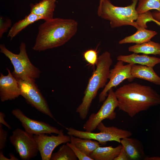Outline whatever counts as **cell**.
<instances>
[{
	"label": "cell",
	"instance_id": "83f0119b",
	"mask_svg": "<svg viewBox=\"0 0 160 160\" xmlns=\"http://www.w3.org/2000/svg\"><path fill=\"white\" fill-rule=\"evenodd\" d=\"M7 132L3 128L2 124H0V150L4 148L7 141Z\"/></svg>",
	"mask_w": 160,
	"mask_h": 160
},
{
	"label": "cell",
	"instance_id": "4fadbf2b",
	"mask_svg": "<svg viewBox=\"0 0 160 160\" xmlns=\"http://www.w3.org/2000/svg\"><path fill=\"white\" fill-rule=\"evenodd\" d=\"M7 70V75L4 76L0 73V98L2 102L15 100L20 95L17 79L8 68Z\"/></svg>",
	"mask_w": 160,
	"mask_h": 160
},
{
	"label": "cell",
	"instance_id": "ba28073f",
	"mask_svg": "<svg viewBox=\"0 0 160 160\" xmlns=\"http://www.w3.org/2000/svg\"><path fill=\"white\" fill-rule=\"evenodd\" d=\"M9 139L22 160H29L37 156L39 151L33 135L17 128Z\"/></svg>",
	"mask_w": 160,
	"mask_h": 160
},
{
	"label": "cell",
	"instance_id": "6da1fadb",
	"mask_svg": "<svg viewBox=\"0 0 160 160\" xmlns=\"http://www.w3.org/2000/svg\"><path fill=\"white\" fill-rule=\"evenodd\" d=\"M119 110L133 117L160 104V95L150 86L137 82L124 84L114 92Z\"/></svg>",
	"mask_w": 160,
	"mask_h": 160
},
{
	"label": "cell",
	"instance_id": "277c9868",
	"mask_svg": "<svg viewBox=\"0 0 160 160\" xmlns=\"http://www.w3.org/2000/svg\"><path fill=\"white\" fill-rule=\"evenodd\" d=\"M138 1L132 0L130 5L120 7L113 5L110 0H102L98 6V15L109 21L112 28L129 25L137 29L138 26L135 21L139 15L136 8Z\"/></svg>",
	"mask_w": 160,
	"mask_h": 160
},
{
	"label": "cell",
	"instance_id": "ffe728a7",
	"mask_svg": "<svg viewBox=\"0 0 160 160\" xmlns=\"http://www.w3.org/2000/svg\"><path fill=\"white\" fill-rule=\"evenodd\" d=\"M71 142L81 152L89 156L93 152L100 146L97 141L92 139L82 138L70 135Z\"/></svg>",
	"mask_w": 160,
	"mask_h": 160
},
{
	"label": "cell",
	"instance_id": "9a60e30c",
	"mask_svg": "<svg viewBox=\"0 0 160 160\" xmlns=\"http://www.w3.org/2000/svg\"><path fill=\"white\" fill-rule=\"evenodd\" d=\"M131 73L134 79H143L160 85V77L155 72L153 67L132 64Z\"/></svg>",
	"mask_w": 160,
	"mask_h": 160
},
{
	"label": "cell",
	"instance_id": "2e32d148",
	"mask_svg": "<svg viewBox=\"0 0 160 160\" xmlns=\"http://www.w3.org/2000/svg\"><path fill=\"white\" fill-rule=\"evenodd\" d=\"M56 0H41L31 5L30 13L41 17L45 21L53 18Z\"/></svg>",
	"mask_w": 160,
	"mask_h": 160
},
{
	"label": "cell",
	"instance_id": "e0dca14e",
	"mask_svg": "<svg viewBox=\"0 0 160 160\" xmlns=\"http://www.w3.org/2000/svg\"><path fill=\"white\" fill-rule=\"evenodd\" d=\"M117 59L128 64H139L153 68L156 65L160 64V58L145 54L139 55L134 53L128 55H119Z\"/></svg>",
	"mask_w": 160,
	"mask_h": 160
},
{
	"label": "cell",
	"instance_id": "7a4b0ae2",
	"mask_svg": "<svg viewBox=\"0 0 160 160\" xmlns=\"http://www.w3.org/2000/svg\"><path fill=\"white\" fill-rule=\"evenodd\" d=\"M38 28L33 49L43 51L63 45L76 33L78 23L72 19L59 18L45 21Z\"/></svg>",
	"mask_w": 160,
	"mask_h": 160
},
{
	"label": "cell",
	"instance_id": "8fae6325",
	"mask_svg": "<svg viewBox=\"0 0 160 160\" xmlns=\"http://www.w3.org/2000/svg\"><path fill=\"white\" fill-rule=\"evenodd\" d=\"M45 134L33 135L42 160H50L52 152L55 148L61 144L71 142L70 136L64 135L63 131L57 136H49Z\"/></svg>",
	"mask_w": 160,
	"mask_h": 160
},
{
	"label": "cell",
	"instance_id": "e575fe53",
	"mask_svg": "<svg viewBox=\"0 0 160 160\" xmlns=\"http://www.w3.org/2000/svg\"><path fill=\"white\" fill-rule=\"evenodd\" d=\"M155 23L158 25H160V22L157 21Z\"/></svg>",
	"mask_w": 160,
	"mask_h": 160
},
{
	"label": "cell",
	"instance_id": "30bf717a",
	"mask_svg": "<svg viewBox=\"0 0 160 160\" xmlns=\"http://www.w3.org/2000/svg\"><path fill=\"white\" fill-rule=\"evenodd\" d=\"M133 64L124 65V62L118 60L113 68L110 70L109 82L106 84L99 95L100 102H104L108 95L109 91L113 87L119 85L125 79L132 82L134 79L131 73Z\"/></svg>",
	"mask_w": 160,
	"mask_h": 160
},
{
	"label": "cell",
	"instance_id": "d590c367",
	"mask_svg": "<svg viewBox=\"0 0 160 160\" xmlns=\"http://www.w3.org/2000/svg\"><path fill=\"white\" fill-rule=\"evenodd\" d=\"M102 1V0H100V2L99 3H100Z\"/></svg>",
	"mask_w": 160,
	"mask_h": 160
},
{
	"label": "cell",
	"instance_id": "9c48e42d",
	"mask_svg": "<svg viewBox=\"0 0 160 160\" xmlns=\"http://www.w3.org/2000/svg\"><path fill=\"white\" fill-rule=\"evenodd\" d=\"M118 106L117 99L112 88L109 91L106 98L98 112L90 115L83 125V129L86 131L92 132L103 120L115 119L116 114L114 111Z\"/></svg>",
	"mask_w": 160,
	"mask_h": 160
},
{
	"label": "cell",
	"instance_id": "5b68a950",
	"mask_svg": "<svg viewBox=\"0 0 160 160\" xmlns=\"http://www.w3.org/2000/svg\"><path fill=\"white\" fill-rule=\"evenodd\" d=\"M0 52L10 60L14 70L12 73L16 79L35 80L39 78L41 71L31 63L26 50L25 44L22 42L20 52L16 54L8 50L3 44L0 45Z\"/></svg>",
	"mask_w": 160,
	"mask_h": 160
},
{
	"label": "cell",
	"instance_id": "7c38bea8",
	"mask_svg": "<svg viewBox=\"0 0 160 160\" xmlns=\"http://www.w3.org/2000/svg\"><path fill=\"white\" fill-rule=\"evenodd\" d=\"M11 113L21 122L25 131L32 135L41 134L51 135L52 133L58 134L63 131V130H59L48 123L28 117L19 109H15Z\"/></svg>",
	"mask_w": 160,
	"mask_h": 160
},
{
	"label": "cell",
	"instance_id": "d6986e66",
	"mask_svg": "<svg viewBox=\"0 0 160 160\" xmlns=\"http://www.w3.org/2000/svg\"><path fill=\"white\" fill-rule=\"evenodd\" d=\"M120 145L116 147L112 146L98 147L89 156L94 160H114L122 148Z\"/></svg>",
	"mask_w": 160,
	"mask_h": 160
},
{
	"label": "cell",
	"instance_id": "f546056e",
	"mask_svg": "<svg viewBox=\"0 0 160 160\" xmlns=\"http://www.w3.org/2000/svg\"><path fill=\"white\" fill-rule=\"evenodd\" d=\"M6 117L5 113L2 112H0V124L4 125L9 129H11V126L5 120L4 118Z\"/></svg>",
	"mask_w": 160,
	"mask_h": 160
},
{
	"label": "cell",
	"instance_id": "8992f818",
	"mask_svg": "<svg viewBox=\"0 0 160 160\" xmlns=\"http://www.w3.org/2000/svg\"><path fill=\"white\" fill-rule=\"evenodd\" d=\"M97 128L100 132L94 133L79 130L71 127L66 128L67 134L70 136L95 140L102 145L105 144L109 141H115L120 143L122 139L130 137L132 135L131 132L127 130L114 126L106 127L102 122L98 125Z\"/></svg>",
	"mask_w": 160,
	"mask_h": 160
},
{
	"label": "cell",
	"instance_id": "484cf974",
	"mask_svg": "<svg viewBox=\"0 0 160 160\" xmlns=\"http://www.w3.org/2000/svg\"><path fill=\"white\" fill-rule=\"evenodd\" d=\"M12 23L11 20L8 17L1 16L0 17V38L2 37L3 34L6 32L11 28Z\"/></svg>",
	"mask_w": 160,
	"mask_h": 160
},
{
	"label": "cell",
	"instance_id": "5bb4252c",
	"mask_svg": "<svg viewBox=\"0 0 160 160\" xmlns=\"http://www.w3.org/2000/svg\"><path fill=\"white\" fill-rule=\"evenodd\" d=\"M127 137L122 139L120 143L129 160H138L144 156L143 145L136 139Z\"/></svg>",
	"mask_w": 160,
	"mask_h": 160
},
{
	"label": "cell",
	"instance_id": "1f68e13d",
	"mask_svg": "<svg viewBox=\"0 0 160 160\" xmlns=\"http://www.w3.org/2000/svg\"><path fill=\"white\" fill-rule=\"evenodd\" d=\"M0 160H10V159L7 158L4 155L3 152L2 150H0Z\"/></svg>",
	"mask_w": 160,
	"mask_h": 160
},
{
	"label": "cell",
	"instance_id": "7402d4cb",
	"mask_svg": "<svg viewBox=\"0 0 160 160\" xmlns=\"http://www.w3.org/2000/svg\"><path fill=\"white\" fill-rule=\"evenodd\" d=\"M128 51L135 53L160 55V44L150 41L140 44L130 46Z\"/></svg>",
	"mask_w": 160,
	"mask_h": 160
},
{
	"label": "cell",
	"instance_id": "3957f363",
	"mask_svg": "<svg viewBox=\"0 0 160 160\" xmlns=\"http://www.w3.org/2000/svg\"><path fill=\"white\" fill-rule=\"evenodd\" d=\"M112 62L111 54L108 51L103 53L98 57L96 68L89 80L82 102L76 109V112L81 119L86 118L98 91L106 84Z\"/></svg>",
	"mask_w": 160,
	"mask_h": 160
},
{
	"label": "cell",
	"instance_id": "4316f807",
	"mask_svg": "<svg viewBox=\"0 0 160 160\" xmlns=\"http://www.w3.org/2000/svg\"><path fill=\"white\" fill-rule=\"evenodd\" d=\"M73 150L79 160H94L90 156L86 155L77 148L71 142H68L66 144Z\"/></svg>",
	"mask_w": 160,
	"mask_h": 160
},
{
	"label": "cell",
	"instance_id": "f1b7e54d",
	"mask_svg": "<svg viewBox=\"0 0 160 160\" xmlns=\"http://www.w3.org/2000/svg\"><path fill=\"white\" fill-rule=\"evenodd\" d=\"M129 157L125 151L122 148L121 151L118 155L114 159V160H129Z\"/></svg>",
	"mask_w": 160,
	"mask_h": 160
},
{
	"label": "cell",
	"instance_id": "603a6c76",
	"mask_svg": "<svg viewBox=\"0 0 160 160\" xmlns=\"http://www.w3.org/2000/svg\"><path fill=\"white\" fill-rule=\"evenodd\" d=\"M77 158L72 149L68 145L60 146L57 152L52 153L51 160H76Z\"/></svg>",
	"mask_w": 160,
	"mask_h": 160
},
{
	"label": "cell",
	"instance_id": "cb8c5ba5",
	"mask_svg": "<svg viewBox=\"0 0 160 160\" xmlns=\"http://www.w3.org/2000/svg\"><path fill=\"white\" fill-rule=\"evenodd\" d=\"M153 9L160 12V0H138L136 8L138 14L145 13Z\"/></svg>",
	"mask_w": 160,
	"mask_h": 160
},
{
	"label": "cell",
	"instance_id": "44dd1931",
	"mask_svg": "<svg viewBox=\"0 0 160 160\" xmlns=\"http://www.w3.org/2000/svg\"><path fill=\"white\" fill-rule=\"evenodd\" d=\"M41 19L42 20L41 17L30 13L23 19L14 24L9 30L7 36L10 37L11 40H12L27 26Z\"/></svg>",
	"mask_w": 160,
	"mask_h": 160
},
{
	"label": "cell",
	"instance_id": "52a82bcc",
	"mask_svg": "<svg viewBox=\"0 0 160 160\" xmlns=\"http://www.w3.org/2000/svg\"><path fill=\"white\" fill-rule=\"evenodd\" d=\"M17 79L20 89V95L24 97L27 103L39 111L56 121L46 100L35 83V80L30 79Z\"/></svg>",
	"mask_w": 160,
	"mask_h": 160
},
{
	"label": "cell",
	"instance_id": "d6a6232c",
	"mask_svg": "<svg viewBox=\"0 0 160 160\" xmlns=\"http://www.w3.org/2000/svg\"><path fill=\"white\" fill-rule=\"evenodd\" d=\"M145 159L147 160H160V157L153 156L150 157H146Z\"/></svg>",
	"mask_w": 160,
	"mask_h": 160
},
{
	"label": "cell",
	"instance_id": "ac0fdd59",
	"mask_svg": "<svg viewBox=\"0 0 160 160\" xmlns=\"http://www.w3.org/2000/svg\"><path fill=\"white\" fill-rule=\"evenodd\" d=\"M137 29L135 33L120 40L119 43L120 44L129 43L140 44L150 41L157 34L156 32L147 29L144 27H139Z\"/></svg>",
	"mask_w": 160,
	"mask_h": 160
},
{
	"label": "cell",
	"instance_id": "836d02e7",
	"mask_svg": "<svg viewBox=\"0 0 160 160\" xmlns=\"http://www.w3.org/2000/svg\"><path fill=\"white\" fill-rule=\"evenodd\" d=\"M9 155L10 157V160H18L19 159L16 157L12 153H9Z\"/></svg>",
	"mask_w": 160,
	"mask_h": 160
},
{
	"label": "cell",
	"instance_id": "4dcf8cb0",
	"mask_svg": "<svg viewBox=\"0 0 160 160\" xmlns=\"http://www.w3.org/2000/svg\"><path fill=\"white\" fill-rule=\"evenodd\" d=\"M153 18L156 20L160 22V12L157 11L152 13Z\"/></svg>",
	"mask_w": 160,
	"mask_h": 160
},
{
	"label": "cell",
	"instance_id": "d4e9b609",
	"mask_svg": "<svg viewBox=\"0 0 160 160\" xmlns=\"http://www.w3.org/2000/svg\"><path fill=\"white\" fill-rule=\"evenodd\" d=\"M85 60L89 64L94 66L97 63L98 57L97 52L96 49H89L83 53Z\"/></svg>",
	"mask_w": 160,
	"mask_h": 160
}]
</instances>
